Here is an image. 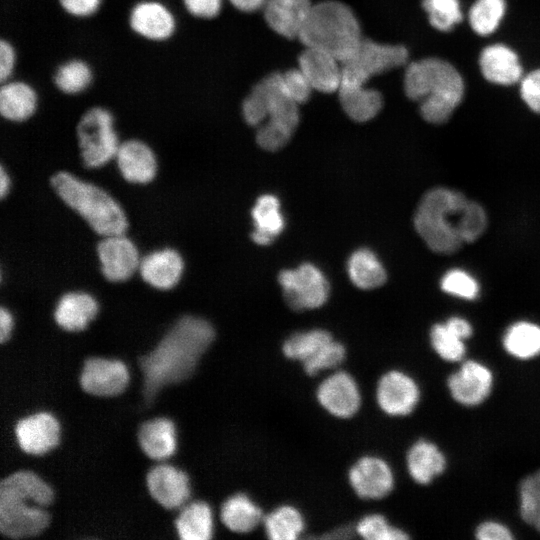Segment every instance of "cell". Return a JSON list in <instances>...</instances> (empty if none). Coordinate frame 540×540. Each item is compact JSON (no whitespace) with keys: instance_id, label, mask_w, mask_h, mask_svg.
I'll list each match as a JSON object with an SVG mask.
<instances>
[{"instance_id":"cell-1","label":"cell","mask_w":540,"mask_h":540,"mask_svg":"<svg viewBox=\"0 0 540 540\" xmlns=\"http://www.w3.org/2000/svg\"><path fill=\"white\" fill-rule=\"evenodd\" d=\"M214 338L207 320L180 318L151 352L139 358L145 399L151 402L163 387L189 378Z\"/></svg>"},{"instance_id":"cell-2","label":"cell","mask_w":540,"mask_h":540,"mask_svg":"<svg viewBox=\"0 0 540 540\" xmlns=\"http://www.w3.org/2000/svg\"><path fill=\"white\" fill-rule=\"evenodd\" d=\"M414 225L430 250L448 255L482 235L487 215L480 204L468 200L462 193L438 187L422 197Z\"/></svg>"},{"instance_id":"cell-3","label":"cell","mask_w":540,"mask_h":540,"mask_svg":"<svg viewBox=\"0 0 540 540\" xmlns=\"http://www.w3.org/2000/svg\"><path fill=\"white\" fill-rule=\"evenodd\" d=\"M54 500L53 489L30 470L16 471L0 482V532L10 539L40 535L50 523L44 507Z\"/></svg>"},{"instance_id":"cell-4","label":"cell","mask_w":540,"mask_h":540,"mask_svg":"<svg viewBox=\"0 0 540 540\" xmlns=\"http://www.w3.org/2000/svg\"><path fill=\"white\" fill-rule=\"evenodd\" d=\"M403 83L407 97L420 102V114L431 124L447 122L461 103L465 90L458 70L436 57L409 63Z\"/></svg>"},{"instance_id":"cell-5","label":"cell","mask_w":540,"mask_h":540,"mask_svg":"<svg viewBox=\"0 0 540 540\" xmlns=\"http://www.w3.org/2000/svg\"><path fill=\"white\" fill-rule=\"evenodd\" d=\"M298 39L305 47L329 52L344 64L355 56L363 37L352 9L342 2L326 0L313 5Z\"/></svg>"},{"instance_id":"cell-6","label":"cell","mask_w":540,"mask_h":540,"mask_svg":"<svg viewBox=\"0 0 540 540\" xmlns=\"http://www.w3.org/2000/svg\"><path fill=\"white\" fill-rule=\"evenodd\" d=\"M51 185L96 233L102 236L125 233L127 217L121 206L103 189L64 171L52 176Z\"/></svg>"},{"instance_id":"cell-7","label":"cell","mask_w":540,"mask_h":540,"mask_svg":"<svg viewBox=\"0 0 540 540\" xmlns=\"http://www.w3.org/2000/svg\"><path fill=\"white\" fill-rule=\"evenodd\" d=\"M282 351L288 359L300 362L310 376L337 367L346 357L345 347L322 329L292 334L284 341Z\"/></svg>"},{"instance_id":"cell-8","label":"cell","mask_w":540,"mask_h":540,"mask_svg":"<svg viewBox=\"0 0 540 540\" xmlns=\"http://www.w3.org/2000/svg\"><path fill=\"white\" fill-rule=\"evenodd\" d=\"M77 136L83 163L88 168L105 165L116 156L120 146L113 116L102 107H93L83 114Z\"/></svg>"},{"instance_id":"cell-9","label":"cell","mask_w":540,"mask_h":540,"mask_svg":"<svg viewBox=\"0 0 540 540\" xmlns=\"http://www.w3.org/2000/svg\"><path fill=\"white\" fill-rule=\"evenodd\" d=\"M408 57V50L402 45L382 44L363 38L355 56L341 64V85H365L372 76L406 64Z\"/></svg>"},{"instance_id":"cell-10","label":"cell","mask_w":540,"mask_h":540,"mask_svg":"<svg viewBox=\"0 0 540 540\" xmlns=\"http://www.w3.org/2000/svg\"><path fill=\"white\" fill-rule=\"evenodd\" d=\"M278 279L286 303L295 311L319 308L328 299V281L321 270L311 263L283 270Z\"/></svg>"},{"instance_id":"cell-11","label":"cell","mask_w":540,"mask_h":540,"mask_svg":"<svg viewBox=\"0 0 540 540\" xmlns=\"http://www.w3.org/2000/svg\"><path fill=\"white\" fill-rule=\"evenodd\" d=\"M129 382V372L120 360L91 357L85 360L81 375V388L98 397L121 394Z\"/></svg>"},{"instance_id":"cell-12","label":"cell","mask_w":540,"mask_h":540,"mask_svg":"<svg viewBox=\"0 0 540 540\" xmlns=\"http://www.w3.org/2000/svg\"><path fill=\"white\" fill-rule=\"evenodd\" d=\"M420 399V390L408 374L391 370L383 374L376 388V400L380 409L389 416L410 414Z\"/></svg>"},{"instance_id":"cell-13","label":"cell","mask_w":540,"mask_h":540,"mask_svg":"<svg viewBox=\"0 0 540 540\" xmlns=\"http://www.w3.org/2000/svg\"><path fill=\"white\" fill-rule=\"evenodd\" d=\"M493 381V373L486 365L475 360H467L448 377L447 386L457 403L473 407L488 398Z\"/></svg>"},{"instance_id":"cell-14","label":"cell","mask_w":540,"mask_h":540,"mask_svg":"<svg viewBox=\"0 0 540 540\" xmlns=\"http://www.w3.org/2000/svg\"><path fill=\"white\" fill-rule=\"evenodd\" d=\"M316 397L328 413L338 418L352 417L361 405L358 384L346 371H337L325 378L317 388Z\"/></svg>"},{"instance_id":"cell-15","label":"cell","mask_w":540,"mask_h":540,"mask_svg":"<svg viewBox=\"0 0 540 540\" xmlns=\"http://www.w3.org/2000/svg\"><path fill=\"white\" fill-rule=\"evenodd\" d=\"M354 492L363 499H381L391 493L394 474L389 464L377 456H364L348 472Z\"/></svg>"},{"instance_id":"cell-16","label":"cell","mask_w":540,"mask_h":540,"mask_svg":"<svg viewBox=\"0 0 540 540\" xmlns=\"http://www.w3.org/2000/svg\"><path fill=\"white\" fill-rule=\"evenodd\" d=\"M101 269L112 282L125 281L139 268V253L124 234L104 236L97 246Z\"/></svg>"},{"instance_id":"cell-17","label":"cell","mask_w":540,"mask_h":540,"mask_svg":"<svg viewBox=\"0 0 540 540\" xmlns=\"http://www.w3.org/2000/svg\"><path fill=\"white\" fill-rule=\"evenodd\" d=\"M20 448L30 455H42L55 448L60 439V425L48 412H37L20 419L15 425Z\"/></svg>"},{"instance_id":"cell-18","label":"cell","mask_w":540,"mask_h":540,"mask_svg":"<svg viewBox=\"0 0 540 540\" xmlns=\"http://www.w3.org/2000/svg\"><path fill=\"white\" fill-rule=\"evenodd\" d=\"M146 486L151 497L167 509L182 506L191 492L188 475L168 464L150 469L146 475Z\"/></svg>"},{"instance_id":"cell-19","label":"cell","mask_w":540,"mask_h":540,"mask_svg":"<svg viewBox=\"0 0 540 540\" xmlns=\"http://www.w3.org/2000/svg\"><path fill=\"white\" fill-rule=\"evenodd\" d=\"M298 65L313 90L322 93L338 92L342 65L335 56L322 49L305 47L298 58Z\"/></svg>"},{"instance_id":"cell-20","label":"cell","mask_w":540,"mask_h":540,"mask_svg":"<svg viewBox=\"0 0 540 540\" xmlns=\"http://www.w3.org/2000/svg\"><path fill=\"white\" fill-rule=\"evenodd\" d=\"M129 24L136 34L152 41L167 40L176 28L175 17L170 9L153 0L137 3L130 12Z\"/></svg>"},{"instance_id":"cell-21","label":"cell","mask_w":540,"mask_h":540,"mask_svg":"<svg viewBox=\"0 0 540 540\" xmlns=\"http://www.w3.org/2000/svg\"><path fill=\"white\" fill-rule=\"evenodd\" d=\"M483 77L494 84L512 85L523 77V68L514 50L504 44L485 47L479 56Z\"/></svg>"},{"instance_id":"cell-22","label":"cell","mask_w":540,"mask_h":540,"mask_svg":"<svg viewBox=\"0 0 540 540\" xmlns=\"http://www.w3.org/2000/svg\"><path fill=\"white\" fill-rule=\"evenodd\" d=\"M312 7L310 0H267L264 17L277 34L294 39L298 38Z\"/></svg>"},{"instance_id":"cell-23","label":"cell","mask_w":540,"mask_h":540,"mask_svg":"<svg viewBox=\"0 0 540 540\" xmlns=\"http://www.w3.org/2000/svg\"><path fill=\"white\" fill-rule=\"evenodd\" d=\"M116 161L122 176L129 182L144 184L152 181L157 162L151 148L139 140L120 144Z\"/></svg>"},{"instance_id":"cell-24","label":"cell","mask_w":540,"mask_h":540,"mask_svg":"<svg viewBox=\"0 0 540 540\" xmlns=\"http://www.w3.org/2000/svg\"><path fill=\"white\" fill-rule=\"evenodd\" d=\"M144 281L158 289H170L177 284L183 272L180 254L170 248L145 256L139 265Z\"/></svg>"},{"instance_id":"cell-25","label":"cell","mask_w":540,"mask_h":540,"mask_svg":"<svg viewBox=\"0 0 540 540\" xmlns=\"http://www.w3.org/2000/svg\"><path fill=\"white\" fill-rule=\"evenodd\" d=\"M406 464L411 478L418 484L426 485L445 471L447 460L436 444L421 439L409 448Z\"/></svg>"},{"instance_id":"cell-26","label":"cell","mask_w":540,"mask_h":540,"mask_svg":"<svg viewBox=\"0 0 540 540\" xmlns=\"http://www.w3.org/2000/svg\"><path fill=\"white\" fill-rule=\"evenodd\" d=\"M98 312L97 301L83 292H70L57 303L54 319L58 326L70 332L84 330Z\"/></svg>"},{"instance_id":"cell-27","label":"cell","mask_w":540,"mask_h":540,"mask_svg":"<svg viewBox=\"0 0 540 540\" xmlns=\"http://www.w3.org/2000/svg\"><path fill=\"white\" fill-rule=\"evenodd\" d=\"M138 442L150 459H167L176 450L175 425L167 418L146 421L138 430Z\"/></svg>"},{"instance_id":"cell-28","label":"cell","mask_w":540,"mask_h":540,"mask_svg":"<svg viewBox=\"0 0 540 540\" xmlns=\"http://www.w3.org/2000/svg\"><path fill=\"white\" fill-rule=\"evenodd\" d=\"M36 91L21 81H6L0 89L1 115L13 122H22L30 118L37 108Z\"/></svg>"},{"instance_id":"cell-29","label":"cell","mask_w":540,"mask_h":540,"mask_svg":"<svg viewBox=\"0 0 540 540\" xmlns=\"http://www.w3.org/2000/svg\"><path fill=\"white\" fill-rule=\"evenodd\" d=\"M251 215L255 225L251 238L258 245H269L284 229L285 222L280 211V202L274 195H261Z\"/></svg>"},{"instance_id":"cell-30","label":"cell","mask_w":540,"mask_h":540,"mask_svg":"<svg viewBox=\"0 0 540 540\" xmlns=\"http://www.w3.org/2000/svg\"><path fill=\"white\" fill-rule=\"evenodd\" d=\"M220 518L232 532L249 533L263 522L264 515L261 508L248 495L236 493L222 504Z\"/></svg>"},{"instance_id":"cell-31","label":"cell","mask_w":540,"mask_h":540,"mask_svg":"<svg viewBox=\"0 0 540 540\" xmlns=\"http://www.w3.org/2000/svg\"><path fill=\"white\" fill-rule=\"evenodd\" d=\"M338 95L344 112L360 123L373 119L383 106L381 93L365 85H341Z\"/></svg>"},{"instance_id":"cell-32","label":"cell","mask_w":540,"mask_h":540,"mask_svg":"<svg viewBox=\"0 0 540 540\" xmlns=\"http://www.w3.org/2000/svg\"><path fill=\"white\" fill-rule=\"evenodd\" d=\"M213 513L203 501L185 506L175 520L177 534L182 540H208L213 535Z\"/></svg>"},{"instance_id":"cell-33","label":"cell","mask_w":540,"mask_h":540,"mask_svg":"<svg viewBox=\"0 0 540 540\" xmlns=\"http://www.w3.org/2000/svg\"><path fill=\"white\" fill-rule=\"evenodd\" d=\"M347 272L351 282L364 290L380 287L387 277L385 268L377 256L365 248L351 254L347 262Z\"/></svg>"},{"instance_id":"cell-34","label":"cell","mask_w":540,"mask_h":540,"mask_svg":"<svg viewBox=\"0 0 540 540\" xmlns=\"http://www.w3.org/2000/svg\"><path fill=\"white\" fill-rule=\"evenodd\" d=\"M505 351L519 360H529L540 355V326L518 321L509 326L503 336Z\"/></svg>"},{"instance_id":"cell-35","label":"cell","mask_w":540,"mask_h":540,"mask_svg":"<svg viewBox=\"0 0 540 540\" xmlns=\"http://www.w3.org/2000/svg\"><path fill=\"white\" fill-rule=\"evenodd\" d=\"M263 525L272 540H294L302 534L305 522L297 508L282 505L264 515Z\"/></svg>"},{"instance_id":"cell-36","label":"cell","mask_w":540,"mask_h":540,"mask_svg":"<svg viewBox=\"0 0 540 540\" xmlns=\"http://www.w3.org/2000/svg\"><path fill=\"white\" fill-rule=\"evenodd\" d=\"M506 12L505 0H476L469 9L468 21L478 35L492 34Z\"/></svg>"},{"instance_id":"cell-37","label":"cell","mask_w":540,"mask_h":540,"mask_svg":"<svg viewBox=\"0 0 540 540\" xmlns=\"http://www.w3.org/2000/svg\"><path fill=\"white\" fill-rule=\"evenodd\" d=\"M519 512L522 520L540 533V469L520 482Z\"/></svg>"},{"instance_id":"cell-38","label":"cell","mask_w":540,"mask_h":540,"mask_svg":"<svg viewBox=\"0 0 540 540\" xmlns=\"http://www.w3.org/2000/svg\"><path fill=\"white\" fill-rule=\"evenodd\" d=\"M92 77V70L86 62L73 59L58 67L54 75V83L63 93L77 94L87 89Z\"/></svg>"},{"instance_id":"cell-39","label":"cell","mask_w":540,"mask_h":540,"mask_svg":"<svg viewBox=\"0 0 540 540\" xmlns=\"http://www.w3.org/2000/svg\"><path fill=\"white\" fill-rule=\"evenodd\" d=\"M464 341L446 323H437L430 330L432 348L447 362H458L463 359L466 353Z\"/></svg>"},{"instance_id":"cell-40","label":"cell","mask_w":540,"mask_h":540,"mask_svg":"<svg viewBox=\"0 0 540 540\" xmlns=\"http://www.w3.org/2000/svg\"><path fill=\"white\" fill-rule=\"evenodd\" d=\"M422 7L435 29L448 32L462 21L459 0H422Z\"/></svg>"},{"instance_id":"cell-41","label":"cell","mask_w":540,"mask_h":540,"mask_svg":"<svg viewBox=\"0 0 540 540\" xmlns=\"http://www.w3.org/2000/svg\"><path fill=\"white\" fill-rule=\"evenodd\" d=\"M355 531L360 537L367 540H404L409 538L404 530L392 526L380 514H369L361 518Z\"/></svg>"},{"instance_id":"cell-42","label":"cell","mask_w":540,"mask_h":540,"mask_svg":"<svg viewBox=\"0 0 540 540\" xmlns=\"http://www.w3.org/2000/svg\"><path fill=\"white\" fill-rule=\"evenodd\" d=\"M441 289L453 296L473 300L479 294V285L476 279L462 269L447 271L440 282Z\"/></svg>"},{"instance_id":"cell-43","label":"cell","mask_w":540,"mask_h":540,"mask_svg":"<svg viewBox=\"0 0 540 540\" xmlns=\"http://www.w3.org/2000/svg\"><path fill=\"white\" fill-rule=\"evenodd\" d=\"M282 83L288 96L299 105L309 100L313 88L299 68L282 73Z\"/></svg>"},{"instance_id":"cell-44","label":"cell","mask_w":540,"mask_h":540,"mask_svg":"<svg viewBox=\"0 0 540 540\" xmlns=\"http://www.w3.org/2000/svg\"><path fill=\"white\" fill-rule=\"evenodd\" d=\"M520 95L532 111L540 114V69H535L522 77Z\"/></svg>"},{"instance_id":"cell-45","label":"cell","mask_w":540,"mask_h":540,"mask_svg":"<svg viewBox=\"0 0 540 540\" xmlns=\"http://www.w3.org/2000/svg\"><path fill=\"white\" fill-rule=\"evenodd\" d=\"M475 537L479 540H511L514 538L506 525L493 520L480 523L475 530Z\"/></svg>"},{"instance_id":"cell-46","label":"cell","mask_w":540,"mask_h":540,"mask_svg":"<svg viewBox=\"0 0 540 540\" xmlns=\"http://www.w3.org/2000/svg\"><path fill=\"white\" fill-rule=\"evenodd\" d=\"M183 4L191 15L210 19L219 14L222 0H183Z\"/></svg>"},{"instance_id":"cell-47","label":"cell","mask_w":540,"mask_h":540,"mask_svg":"<svg viewBox=\"0 0 540 540\" xmlns=\"http://www.w3.org/2000/svg\"><path fill=\"white\" fill-rule=\"evenodd\" d=\"M62 8L75 17H87L94 14L102 0H59Z\"/></svg>"},{"instance_id":"cell-48","label":"cell","mask_w":540,"mask_h":540,"mask_svg":"<svg viewBox=\"0 0 540 540\" xmlns=\"http://www.w3.org/2000/svg\"><path fill=\"white\" fill-rule=\"evenodd\" d=\"M16 63V53L10 42H0V80L2 83L9 80Z\"/></svg>"},{"instance_id":"cell-49","label":"cell","mask_w":540,"mask_h":540,"mask_svg":"<svg viewBox=\"0 0 540 540\" xmlns=\"http://www.w3.org/2000/svg\"><path fill=\"white\" fill-rule=\"evenodd\" d=\"M445 323L454 333H456L463 340L470 338L473 333V328L471 324L464 318L454 316L449 318Z\"/></svg>"},{"instance_id":"cell-50","label":"cell","mask_w":540,"mask_h":540,"mask_svg":"<svg viewBox=\"0 0 540 540\" xmlns=\"http://www.w3.org/2000/svg\"><path fill=\"white\" fill-rule=\"evenodd\" d=\"M13 317L11 313L4 307L0 309V342L5 343L12 332Z\"/></svg>"},{"instance_id":"cell-51","label":"cell","mask_w":540,"mask_h":540,"mask_svg":"<svg viewBox=\"0 0 540 540\" xmlns=\"http://www.w3.org/2000/svg\"><path fill=\"white\" fill-rule=\"evenodd\" d=\"M231 4L242 12H254L264 7L267 0H229Z\"/></svg>"},{"instance_id":"cell-52","label":"cell","mask_w":540,"mask_h":540,"mask_svg":"<svg viewBox=\"0 0 540 540\" xmlns=\"http://www.w3.org/2000/svg\"><path fill=\"white\" fill-rule=\"evenodd\" d=\"M10 187V179L8 174L6 173L5 169L1 167L0 169V195L1 197H5L6 194L9 191Z\"/></svg>"}]
</instances>
